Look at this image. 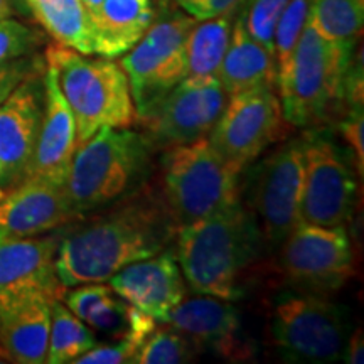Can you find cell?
<instances>
[{
  "mask_svg": "<svg viewBox=\"0 0 364 364\" xmlns=\"http://www.w3.org/2000/svg\"><path fill=\"white\" fill-rule=\"evenodd\" d=\"M280 245L285 277L307 292L338 290L354 275L351 240L344 226L300 223Z\"/></svg>",
  "mask_w": 364,
  "mask_h": 364,
  "instance_id": "11",
  "label": "cell"
},
{
  "mask_svg": "<svg viewBox=\"0 0 364 364\" xmlns=\"http://www.w3.org/2000/svg\"><path fill=\"white\" fill-rule=\"evenodd\" d=\"M88 14L95 56L120 58L142 38L154 19V0H81Z\"/></svg>",
  "mask_w": 364,
  "mask_h": 364,
  "instance_id": "20",
  "label": "cell"
},
{
  "mask_svg": "<svg viewBox=\"0 0 364 364\" xmlns=\"http://www.w3.org/2000/svg\"><path fill=\"white\" fill-rule=\"evenodd\" d=\"M0 196H2V193H0Z\"/></svg>",
  "mask_w": 364,
  "mask_h": 364,
  "instance_id": "38",
  "label": "cell"
},
{
  "mask_svg": "<svg viewBox=\"0 0 364 364\" xmlns=\"http://www.w3.org/2000/svg\"><path fill=\"white\" fill-rule=\"evenodd\" d=\"M312 0H289L282 12L273 36V59H275L277 80L289 66L295 46H297L304 27L309 21Z\"/></svg>",
  "mask_w": 364,
  "mask_h": 364,
  "instance_id": "30",
  "label": "cell"
},
{
  "mask_svg": "<svg viewBox=\"0 0 364 364\" xmlns=\"http://www.w3.org/2000/svg\"><path fill=\"white\" fill-rule=\"evenodd\" d=\"M341 132L346 142L353 149L356 169L363 177L364 172V115L363 107H353L346 120L341 124Z\"/></svg>",
  "mask_w": 364,
  "mask_h": 364,
  "instance_id": "35",
  "label": "cell"
},
{
  "mask_svg": "<svg viewBox=\"0 0 364 364\" xmlns=\"http://www.w3.org/2000/svg\"><path fill=\"white\" fill-rule=\"evenodd\" d=\"M44 63L56 71L59 88L75 115L78 144L100 129H130L136 124L130 85L120 63L58 43L46 48Z\"/></svg>",
  "mask_w": 364,
  "mask_h": 364,
  "instance_id": "4",
  "label": "cell"
},
{
  "mask_svg": "<svg viewBox=\"0 0 364 364\" xmlns=\"http://www.w3.org/2000/svg\"><path fill=\"white\" fill-rule=\"evenodd\" d=\"M356 176L341 149L324 135L304 139L300 220L317 226H346L356 203Z\"/></svg>",
  "mask_w": 364,
  "mask_h": 364,
  "instance_id": "12",
  "label": "cell"
},
{
  "mask_svg": "<svg viewBox=\"0 0 364 364\" xmlns=\"http://www.w3.org/2000/svg\"><path fill=\"white\" fill-rule=\"evenodd\" d=\"M228 102L220 78L186 76L167 91L140 124L154 149H171L206 139Z\"/></svg>",
  "mask_w": 364,
  "mask_h": 364,
  "instance_id": "10",
  "label": "cell"
},
{
  "mask_svg": "<svg viewBox=\"0 0 364 364\" xmlns=\"http://www.w3.org/2000/svg\"><path fill=\"white\" fill-rule=\"evenodd\" d=\"M157 321L139 309L130 307L129 329L122 338L113 344L95 346L90 351L75 359V364H122L132 363L136 349L144 343L145 338L156 329Z\"/></svg>",
  "mask_w": 364,
  "mask_h": 364,
  "instance_id": "28",
  "label": "cell"
},
{
  "mask_svg": "<svg viewBox=\"0 0 364 364\" xmlns=\"http://www.w3.org/2000/svg\"><path fill=\"white\" fill-rule=\"evenodd\" d=\"M78 220L65 186L44 177L29 176L0 196V240L48 235Z\"/></svg>",
  "mask_w": 364,
  "mask_h": 364,
  "instance_id": "15",
  "label": "cell"
},
{
  "mask_svg": "<svg viewBox=\"0 0 364 364\" xmlns=\"http://www.w3.org/2000/svg\"><path fill=\"white\" fill-rule=\"evenodd\" d=\"M354 46L327 39L307 21L289 66L277 80L285 120L312 127L329 117L344 98V81L353 63Z\"/></svg>",
  "mask_w": 364,
  "mask_h": 364,
  "instance_id": "6",
  "label": "cell"
},
{
  "mask_svg": "<svg viewBox=\"0 0 364 364\" xmlns=\"http://www.w3.org/2000/svg\"><path fill=\"white\" fill-rule=\"evenodd\" d=\"M277 90L257 88L228 97L208 140L235 171L253 164L289 134Z\"/></svg>",
  "mask_w": 364,
  "mask_h": 364,
  "instance_id": "9",
  "label": "cell"
},
{
  "mask_svg": "<svg viewBox=\"0 0 364 364\" xmlns=\"http://www.w3.org/2000/svg\"><path fill=\"white\" fill-rule=\"evenodd\" d=\"M39 43L41 38L38 33L24 22L12 17L0 21V63L27 56Z\"/></svg>",
  "mask_w": 364,
  "mask_h": 364,
  "instance_id": "32",
  "label": "cell"
},
{
  "mask_svg": "<svg viewBox=\"0 0 364 364\" xmlns=\"http://www.w3.org/2000/svg\"><path fill=\"white\" fill-rule=\"evenodd\" d=\"M196 346L174 327H157L136 349L132 364H179L193 361Z\"/></svg>",
  "mask_w": 364,
  "mask_h": 364,
  "instance_id": "29",
  "label": "cell"
},
{
  "mask_svg": "<svg viewBox=\"0 0 364 364\" xmlns=\"http://www.w3.org/2000/svg\"><path fill=\"white\" fill-rule=\"evenodd\" d=\"M262 241L257 218L240 203L216 216L176 226L172 250L196 294L236 300L241 277L257 258Z\"/></svg>",
  "mask_w": 364,
  "mask_h": 364,
  "instance_id": "2",
  "label": "cell"
},
{
  "mask_svg": "<svg viewBox=\"0 0 364 364\" xmlns=\"http://www.w3.org/2000/svg\"><path fill=\"white\" fill-rule=\"evenodd\" d=\"M53 300L48 294H34L0 312V356L7 363H46Z\"/></svg>",
  "mask_w": 364,
  "mask_h": 364,
  "instance_id": "21",
  "label": "cell"
},
{
  "mask_svg": "<svg viewBox=\"0 0 364 364\" xmlns=\"http://www.w3.org/2000/svg\"><path fill=\"white\" fill-rule=\"evenodd\" d=\"M161 198L176 226L216 216L241 203L240 172L206 139L166 149Z\"/></svg>",
  "mask_w": 364,
  "mask_h": 364,
  "instance_id": "5",
  "label": "cell"
},
{
  "mask_svg": "<svg viewBox=\"0 0 364 364\" xmlns=\"http://www.w3.org/2000/svg\"><path fill=\"white\" fill-rule=\"evenodd\" d=\"M61 233L54 268L65 289L108 282L130 263L169 250L176 225L161 193L139 188Z\"/></svg>",
  "mask_w": 364,
  "mask_h": 364,
  "instance_id": "1",
  "label": "cell"
},
{
  "mask_svg": "<svg viewBox=\"0 0 364 364\" xmlns=\"http://www.w3.org/2000/svg\"><path fill=\"white\" fill-rule=\"evenodd\" d=\"M61 300L90 329L113 334L117 339L129 329L132 306L113 292L107 282L71 287Z\"/></svg>",
  "mask_w": 364,
  "mask_h": 364,
  "instance_id": "23",
  "label": "cell"
},
{
  "mask_svg": "<svg viewBox=\"0 0 364 364\" xmlns=\"http://www.w3.org/2000/svg\"><path fill=\"white\" fill-rule=\"evenodd\" d=\"M17 0H0V21L9 19L16 14Z\"/></svg>",
  "mask_w": 364,
  "mask_h": 364,
  "instance_id": "37",
  "label": "cell"
},
{
  "mask_svg": "<svg viewBox=\"0 0 364 364\" xmlns=\"http://www.w3.org/2000/svg\"><path fill=\"white\" fill-rule=\"evenodd\" d=\"M154 150L145 134L110 127L78 144L65 186L76 215L88 216L142 188Z\"/></svg>",
  "mask_w": 364,
  "mask_h": 364,
  "instance_id": "3",
  "label": "cell"
},
{
  "mask_svg": "<svg viewBox=\"0 0 364 364\" xmlns=\"http://www.w3.org/2000/svg\"><path fill=\"white\" fill-rule=\"evenodd\" d=\"M346 363L349 364H363L364 361V338L363 331L356 329L351 336H348V341H346L343 356Z\"/></svg>",
  "mask_w": 364,
  "mask_h": 364,
  "instance_id": "36",
  "label": "cell"
},
{
  "mask_svg": "<svg viewBox=\"0 0 364 364\" xmlns=\"http://www.w3.org/2000/svg\"><path fill=\"white\" fill-rule=\"evenodd\" d=\"M44 59L38 56H21L11 61L0 63V105L9 98V95L17 88V85L26 78L29 73H33L39 65H43Z\"/></svg>",
  "mask_w": 364,
  "mask_h": 364,
  "instance_id": "33",
  "label": "cell"
},
{
  "mask_svg": "<svg viewBox=\"0 0 364 364\" xmlns=\"http://www.w3.org/2000/svg\"><path fill=\"white\" fill-rule=\"evenodd\" d=\"M93 329H90L63 304L61 299L51 302V329H49L48 364L75 363L76 358L97 346Z\"/></svg>",
  "mask_w": 364,
  "mask_h": 364,
  "instance_id": "26",
  "label": "cell"
},
{
  "mask_svg": "<svg viewBox=\"0 0 364 364\" xmlns=\"http://www.w3.org/2000/svg\"><path fill=\"white\" fill-rule=\"evenodd\" d=\"M273 344L297 363H332L343 356L348 341L344 311L317 292H290L272 306Z\"/></svg>",
  "mask_w": 364,
  "mask_h": 364,
  "instance_id": "8",
  "label": "cell"
},
{
  "mask_svg": "<svg viewBox=\"0 0 364 364\" xmlns=\"http://www.w3.org/2000/svg\"><path fill=\"white\" fill-rule=\"evenodd\" d=\"M44 61L0 105V193L31 176L44 113Z\"/></svg>",
  "mask_w": 364,
  "mask_h": 364,
  "instance_id": "14",
  "label": "cell"
},
{
  "mask_svg": "<svg viewBox=\"0 0 364 364\" xmlns=\"http://www.w3.org/2000/svg\"><path fill=\"white\" fill-rule=\"evenodd\" d=\"M127 304L167 322L171 312L186 299V280L174 250L130 263L107 282Z\"/></svg>",
  "mask_w": 364,
  "mask_h": 364,
  "instance_id": "18",
  "label": "cell"
},
{
  "mask_svg": "<svg viewBox=\"0 0 364 364\" xmlns=\"http://www.w3.org/2000/svg\"><path fill=\"white\" fill-rule=\"evenodd\" d=\"M235 17L236 16H220L206 21H196L186 41L188 76L218 78L228 43H230Z\"/></svg>",
  "mask_w": 364,
  "mask_h": 364,
  "instance_id": "25",
  "label": "cell"
},
{
  "mask_svg": "<svg viewBox=\"0 0 364 364\" xmlns=\"http://www.w3.org/2000/svg\"><path fill=\"white\" fill-rule=\"evenodd\" d=\"M218 78L228 97L257 88L277 90L275 59L247 33L240 12L233 21Z\"/></svg>",
  "mask_w": 364,
  "mask_h": 364,
  "instance_id": "22",
  "label": "cell"
},
{
  "mask_svg": "<svg viewBox=\"0 0 364 364\" xmlns=\"http://www.w3.org/2000/svg\"><path fill=\"white\" fill-rule=\"evenodd\" d=\"M61 240L59 233L22 240H0V312L34 294L61 299V285L54 258Z\"/></svg>",
  "mask_w": 364,
  "mask_h": 364,
  "instance_id": "16",
  "label": "cell"
},
{
  "mask_svg": "<svg viewBox=\"0 0 364 364\" xmlns=\"http://www.w3.org/2000/svg\"><path fill=\"white\" fill-rule=\"evenodd\" d=\"M304 188V140L272 152L255 169L252 181L253 215L263 240L280 245L297 228Z\"/></svg>",
  "mask_w": 364,
  "mask_h": 364,
  "instance_id": "13",
  "label": "cell"
},
{
  "mask_svg": "<svg viewBox=\"0 0 364 364\" xmlns=\"http://www.w3.org/2000/svg\"><path fill=\"white\" fill-rule=\"evenodd\" d=\"M188 16L206 21L220 16H236L245 0H176Z\"/></svg>",
  "mask_w": 364,
  "mask_h": 364,
  "instance_id": "34",
  "label": "cell"
},
{
  "mask_svg": "<svg viewBox=\"0 0 364 364\" xmlns=\"http://www.w3.org/2000/svg\"><path fill=\"white\" fill-rule=\"evenodd\" d=\"M309 21L324 38L356 48L364 22V0H312Z\"/></svg>",
  "mask_w": 364,
  "mask_h": 364,
  "instance_id": "27",
  "label": "cell"
},
{
  "mask_svg": "<svg viewBox=\"0 0 364 364\" xmlns=\"http://www.w3.org/2000/svg\"><path fill=\"white\" fill-rule=\"evenodd\" d=\"M194 24V17L182 12L154 19L142 38L122 56L120 66L129 80L136 122L188 76L186 41Z\"/></svg>",
  "mask_w": 364,
  "mask_h": 364,
  "instance_id": "7",
  "label": "cell"
},
{
  "mask_svg": "<svg viewBox=\"0 0 364 364\" xmlns=\"http://www.w3.org/2000/svg\"><path fill=\"white\" fill-rule=\"evenodd\" d=\"M289 0H245L240 9L245 29L273 56V36Z\"/></svg>",
  "mask_w": 364,
  "mask_h": 364,
  "instance_id": "31",
  "label": "cell"
},
{
  "mask_svg": "<svg viewBox=\"0 0 364 364\" xmlns=\"http://www.w3.org/2000/svg\"><path fill=\"white\" fill-rule=\"evenodd\" d=\"M166 324L186 336L199 351H211L230 361L252 356L241 327V314L231 300L201 295L182 300Z\"/></svg>",
  "mask_w": 364,
  "mask_h": 364,
  "instance_id": "17",
  "label": "cell"
},
{
  "mask_svg": "<svg viewBox=\"0 0 364 364\" xmlns=\"http://www.w3.org/2000/svg\"><path fill=\"white\" fill-rule=\"evenodd\" d=\"M44 113L31 176L66 186L75 150L78 147L76 120L59 88L56 71L44 63Z\"/></svg>",
  "mask_w": 364,
  "mask_h": 364,
  "instance_id": "19",
  "label": "cell"
},
{
  "mask_svg": "<svg viewBox=\"0 0 364 364\" xmlns=\"http://www.w3.org/2000/svg\"><path fill=\"white\" fill-rule=\"evenodd\" d=\"M24 4L58 44L81 54H95L93 33L81 0H24Z\"/></svg>",
  "mask_w": 364,
  "mask_h": 364,
  "instance_id": "24",
  "label": "cell"
}]
</instances>
